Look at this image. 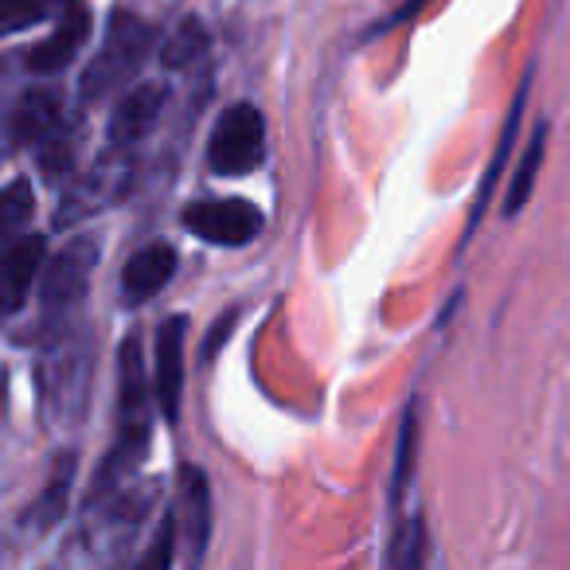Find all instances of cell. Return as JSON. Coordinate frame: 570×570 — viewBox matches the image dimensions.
<instances>
[{"label":"cell","instance_id":"6da1fadb","mask_svg":"<svg viewBox=\"0 0 570 570\" xmlns=\"http://www.w3.org/2000/svg\"><path fill=\"white\" fill-rule=\"evenodd\" d=\"M149 40H153V32L137 17H129V12L114 17L102 51L90 59L87 75H82V95L102 98V95H110V90H118L121 82L141 67L145 51H149Z\"/></svg>","mask_w":570,"mask_h":570},{"label":"cell","instance_id":"7a4b0ae2","mask_svg":"<svg viewBox=\"0 0 570 570\" xmlns=\"http://www.w3.org/2000/svg\"><path fill=\"white\" fill-rule=\"evenodd\" d=\"M262 153H266V126H262V114L250 102H238L230 110H223L219 126H215L212 149L207 160L219 176H243L254 173L262 165Z\"/></svg>","mask_w":570,"mask_h":570},{"label":"cell","instance_id":"3957f363","mask_svg":"<svg viewBox=\"0 0 570 570\" xmlns=\"http://www.w3.org/2000/svg\"><path fill=\"white\" fill-rule=\"evenodd\" d=\"M184 227L215 246H246L262 230V215L246 199H212L184 212Z\"/></svg>","mask_w":570,"mask_h":570},{"label":"cell","instance_id":"277c9868","mask_svg":"<svg viewBox=\"0 0 570 570\" xmlns=\"http://www.w3.org/2000/svg\"><path fill=\"white\" fill-rule=\"evenodd\" d=\"M95 262H98V243L90 235L67 243L59 250V258L48 266V274H43V305L48 309H71V305H79L90 285V274H95Z\"/></svg>","mask_w":570,"mask_h":570},{"label":"cell","instance_id":"5b68a950","mask_svg":"<svg viewBox=\"0 0 570 570\" xmlns=\"http://www.w3.org/2000/svg\"><path fill=\"white\" fill-rule=\"evenodd\" d=\"M43 250L48 243L40 235H28L0 254V317H12L28 302V289L43 266Z\"/></svg>","mask_w":570,"mask_h":570},{"label":"cell","instance_id":"8992f818","mask_svg":"<svg viewBox=\"0 0 570 570\" xmlns=\"http://www.w3.org/2000/svg\"><path fill=\"white\" fill-rule=\"evenodd\" d=\"M184 333L188 321L168 317L157 333V403L168 422L180 414V391H184Z\"/></svg>","mask_w":570,"mask_h":570},{"label":"cell","instance_id":"52a82bcc","mask_svg":"<svg viewBox=\"0 0 570 570\" xmlns=\"http://www.w3.org/2000/svg\"><path fill=\"white\" fill-rule=\"evenodd\" d=\"M176 274V250L168 243H149L126 262L121 274V294L126 305H145L149 297H157L168 285V277Z\"/></svg>","mask_w":570,"mask_h":570},{"label":"cell","instance_id":"ba28073f","mask_svg":"<svg viewBox=\"0 0 570 570\" xmlns=\"http://www.w3.org/2000/svg\"><path fill=\"white\" fill-rule=\"evenodd\" d=\"M180 543L188 547V562L204 559L207 547V528H212V497H207V484L199 469H184L180 473Z\"/></svg>","mask_w":570,"mask_h":570},{"label":"cell","instance_id":"9c48e42d","mask_svg":"<svg viewBox=\"0 0 570 570\" xmlns=\"http://www.w3.org/2000/svg\"><path fill=\"white\" fill-rule=\"evenodd\" d=\"M90 40V17L82 9H67L63 20H59V28L48 36V40L40 43V48L28 56V67L40 75H56L63 71L67 63H71L75 56H79V48Z\"/></svg>","mask_w":570,"mask_h":570},{"label":"cell","instance_id":"30bf717a","mask_svg":"<svg viewBox=\"0 0 570 570\" xmlns=\"http://www.w3.org/2000/svg\"><path fill=\"white\" fill-rule=\"evenodd\" d=\"M160 106H165V87H153V82H145V87L129 90V95L118 102V110H114V118H110L114 141H118V145L141 141V137L153 129V121L160 118Z\"/></svg>","mask_w":570,"mask_h":570},{"label":"cell","instance_id":"8fae6325","mask_svg":"<svg viewBox=\"0 0 570 570\" xmlns=\"http://www.w3.org/2000/svg\"><path fill=\"white\" fill-rule=\"evenodd\" d=\"M59 95L56 90H28L20 98V106L12 110V121H9V134L17 145H36L43 137H51V129L59 126Z\"/></svg>","mask_w":570,"mask_h":570},{"label":"cell","instance_id":"7c38bea8","mask_svg":"<svg viewBox=\"0 0 570 570\" xmlns=\"http://www.w3.org/2000/svg\"><path fill=\"white\" fill-rule=\"evenodd\" d=\"M543 149H547V129L539 126L535 134H531L528 149H523L520 168H515V176H512V188H508V199H504V212L508 215H515L531 199V188H535V176H539V160H543Z\"/></svg>","mask_w":570,"mask_h":570},{"label":"cell","instance_id":"4fadbf2b","mask_svg":"<svg viewBox=\"0 0 570 570\" xmlns=\"http://www.w3.org/2000/svg\"><path fill=\"white\" fill-rule=\"evenodd\" d=\"M523 98H528V79H523V87H520V98H515V106H512V114H508V126H504V134H500V149H497V157H492V165H489V176H484V184H481V196H476V207H473V227H476V219H481V212H484V204H489V196H492V184H497V176L504 173V165H508V153H512V141H515V129H520V118H523ZM469 227V230H473Z\"/></svg>","mask_w":570,"mask_h":570},{"label":"cell","instance_id":"5bb4252c","mask_svg":"<svg viewBox=\"0 0 570 570\" xmlns=\"http://www.w3.org/2000/svg\"><path fill=\"white\" fill-rule=\"evenodd\" d=\"M71 0H0V36L24 32L28 24L43 20L51 9H63Z\"/></svg>","mask_w":570,"mask_h":570},{"label":"cell","instance_id":"9a60e30c","mask_svg":"<svg viewBox=\"0 0 570 570\" xmlns=\"http://www.w3.org/2000/svg\"><path fill=\"white\" fill-rule=\"evenodd\" d=\"M32 207H36V199H32V184L28 180H12L9 188L0 191V238L12 235L17 227H24Z\"/></svg>","mask_w":570,"mask_h":570},{"label":"cell","instance_id":"2e32d148","mask_svg":"<svg viewBox=\"0 0 570 570\" xmlns=\"http://www.w3.org/2000/svg\"><path fill=\"white\" fill-rule=\"evenodd\" d=\"M207 51V32L196 24V20H184L180 28H176V36L165 43V67H188L191 59H199Z\"/></svg>","mask_w":570,"mask_h":570},{"label":"cell","instance_id":"e0dca14e","mask_svg":"<svg viewBox=\"0 0 570 570\" xmlns=\"http://www.w3.org/2000/svg\"><path fill=\"white\" fill-rule=\"evenodd\" d=\"M71 465H75V461H71V458H63V473L56 469V476H51L48 492H43V497L36 500V508H40V512H36V523H40V528H51V523H56L59 515H63L67 484H71Z\"/></svg>","mask_w":570,"mask_h":570},{"label":"cell","instance_id":"ac0fdd59","mask_svg":"<svg viewBox=\"0 0 570 570\" xmlns=\"http://www.w3.org/2000/svg\"><path fill=\"white\" fill-rule=\"evenodd\" d=\"M414 430H419V419L414 411H406L403 422V438H399V461H395V484H391V497H403L406 481H411V465H414Z\"/></svg>","mask_w":570,"mask_h":570},{"label":"cell","instance_id":"d6986e66","mask_svg":"<svg viewBox=\"0 0 570 570\" xmlns=\"http://www.w3.org/2000/svg\"><path fill=\"white\" fill-rule=\"evenodd\" d=\"M391 562L395 567H419L422 562V520H411L403 531H399V543L391 551Z\"/></svg>","mask_w":570,"mask_h":570}]
</instances>
